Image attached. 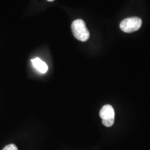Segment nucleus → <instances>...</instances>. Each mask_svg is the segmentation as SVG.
Returning a JSON list of instances; mask_svg holds the SVG:
<instances>
[{
  "mask_svg": "<svg viewBox=\"0 0 150 150\" xmlns=\"http://www.w3.org/2000/svg\"><path fill=\"white\" fill-rule=\"evenodd\" d=\"M142 26V20L138 17H132L123 20L120 27L125 33H132L138 31Z\"/></svg>",
  "mask_w": 150,
  "mask_h": 150,
  "instance_id": "2",
  "label": "nucleus"
},
{
  "mask_svg": "<svg viewBox=\"0 0 150 150\" xmlns=\"http://www.w3.org/2000/svg\"><path fill=\"white\" fill-rule=\"evenodd\" d=\"M114 122H115V120H102V123L104 126L110 127L113 125Z\"/></svg>",
  "mask_w": 150,
  "mask_h": 150,
  "instance_id": "5",
  "label": "nucleus"
},
{
  "mask_svg": "<svg viewBox=\"0 0 150 150\" xmlns=\"http://www.w3.org/2000/svg\"><path fill=\"white\" fill-rule=\"evenodd\" d=\"M99 116L102 120H115V110L110 105H104L99 111Z\"/></svg>",
  "mask_w": 150,
  "mask_h": 150,
  "instance_id": "3",
  "label": "nucleus"
},
{
  "mask_svg": "<svg viewBox=\"0 0 150 150\" xmlns=\"http://www.w3.org/2000/svg\"><path fill=\"white\" fill-rule=\"evenodd\" d=\"M31 63H32L33 66L35 67L36 70L40 72L42 74H45L47 72L48 70V66L46 64L45 62L42 61L39 58H35L31 60Z\"/></svg>",
  "mask_w": 150,
  "mask_h": 150,
  "instance_id": "4",
  "label": "nucleus"
},
{
  "mask_svg": "<svg viewBox=\"0 0 150 150\" xmlns=\"http://www.w3.org/2000/svg\"><path fill=\"white\" fill-rule=\"evenodd\" d=\"M2 150H18V149L14 144H9L6 146Z\"/></svg>",
  "mask_w": 150,
  "mask_h": 150,
  "instance_id": "6",
  "label": "nucleus"
},
{
  "mask_svg": "<svg viewBox=\"0 0 150 150\" xmlns=\"http://www.w3.org/2000/svg\"><path fill=\"white\" fill-rule=\"evenodd\" d=\"M71 29L73 35L77 40L82 42H86L88 40L90 33L83 20L81 19L74 20L71 25Z\"/></svg>",
  "mask_w": 150,
  "mask_h": 150,
  "instance_id": "1",
  "label": "nucleus"
},
{
  "mask_svg": "<svg viewBox=\"0 0 150 150\" xmlns=\"http://www.w3.org/2000/svg\"><path fill=\"white\" fill-rule=\"evenodd\" d=\"M47 1H54V0H47Z\"/></svg>",
  "mask_w": 150,
  "mask_h": 150,
  "instance_id": "7",
  "label": "nucleus"
}]
</instances>
